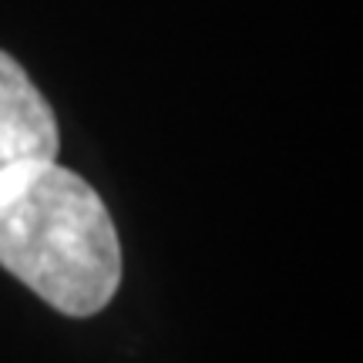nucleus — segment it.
Here are the masks:
<instances>
[{
  "mask_svg": "<svg viewBox=\"0 0 363 363\" xmlns=\"http://www.w3.org/2000/svg\"><path fill=\"white\" fill-rule=\"evenodd\" d=\"M0 269L71 320L108 310L121 286V239L98 189L57 162L7 175Z\"/></svg>",
  "mask_w": 363,
  "mask_h": 363,
  "instance_id": "f257e3e1",
  "label": "nucleus"
},
{
  "mask_svg": "<svg viewBox=\"0 0 363 363\" xmlns=\"http://www.w3.org/2000/svg\"><path fill=\"white\" fill-rule=\"evenodd\" d=\"M61 128L51 101L24 67L0 51V182L21 169L57 162Z\"/></svg>",
  "mask_w": 363,
  "mask_h": 363,
  "instance_id": "f03ea898",
  "label": "nucleus"
}]
</instances>
